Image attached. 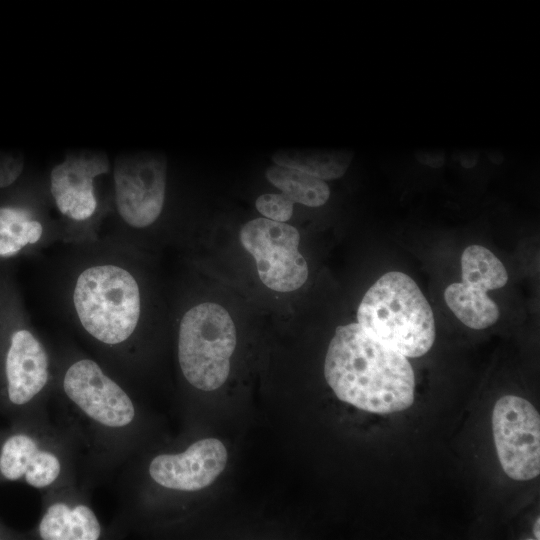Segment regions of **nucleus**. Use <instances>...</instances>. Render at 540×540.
Wrapping results in <instances>:
<instances>
[{
    "label": "nucleus",
    "mask_w": 540,
    "mask_h": 540,
    "mask_svg": "<svg viewBox=\"0 0 540 540\" xmlns=\"http://www.w3.org/2000/svg\"><path fill=\"white\" fill-rule=\"evenodd\" d=\"M63 245L53 275V296L93 343L126 353L146 303L136 247L109 235Z\"/></svg>",
    "instance_id": "nucleus-1"
},
{
    "label": "nucleus",
    "mask_w": 540,
    "mask_h": 540,
    "mask_svg": "<svg viewBox=\"0 0 540 540\" xmlns=\"http://www.w3.org/2000/svg\"><path fill=\"white\" fill-rule=\"evenodd\" d=\"M324 375L341 401L364 411L394 413L414 401V372L406 356L359 323L336 329L326 353Z\"/></svg>",
    "instance_id": "nucleus-2"
},
{
    "label": "nucleus",
    "mask_w": 540,
    "mask_h": 540,
    "mask_svg": "<svg viewBox=\"0 0 540 540\" xmlns=\"http://www.w3.org/2000/svg\"><path fill=\"white\" fill-rule=\"evenodd\" d=\"M357 320L369 334L406 357L426 354L435 340L431 306L403 272H387L368 289Z\"/></svg>",
    "instance_id": "nucleus-3"
},
{
    "label": "nucleus",
    "mask_w": 540,
    "mask_h": 540,
    "mask_svg": "<svg viewBox=\"0 0 540 540\" xmlns=\"http://www.w3.org/2000/svg\"><path fill=\"white\" fill-rule=\"evenodd\" d=\"M107 156L100 152L73 153L53 167L49 199L62 235V244L91 242L112 210V199L102 198L96 178L109 173Z\"/></svg>",
    "instance_id": "nucleus-4"
},
{
    "label": "nucleus",
    "mask_w": 540,
    "mask_h": 540,
    "mask_svg": "<svg viewBox=\"0 0 540 540\" xmlns=\"http://www.w3.org/2000/svg\"><path fill=\"white\" fill-rule=\"evenodd\" d=\"M236 342L234 322L224 307L213 302L190 307L178 330V361L186 380L202 391L222 386Z\"/></svg>",
    "instance_id": "nucleus-5"
},
{
    "label": "nucleus",
    "mask_w": 540,
    "mask_h": 540,
    "mask_svg": "<svg viewBox=\"0 0 540 540\" xmlns=\"http://www.w3.org/2000/svg\"><path fill=\"white\" fill-rule=\"evenodd\" d=\"M166 199V160L155 153L119 156L113 170L114 230L109 236L128 243L160 219Z\"/></svg>",
    "instance_id": "nucleus-6"
},
{
    "label": "nucleus",
    "mask_w": 540,
    "mask_h": 540,
    "mask_svg": "<svg viewBox=\"0 0 540 540\" xmlns=\"http://www.w3.org/2000/svg\"><path fill=\"white\" fill-rule=\"evenodd\" d=\"M240 242L255 259L260 280L268 288L291 292L307 281L308 265L298 250L300 234L295 227L256 218L241 227Z\"/></svg>",
    "instance_id": "nucleus-7"
},
{
    "label": "nucleus",
    "mask_w": 540,
    "mask_h": 540,
    "mask_svg": "<svg viewBox=\"0 0 540 540\" xmlns=\"http://www.w3.org/2000/svg\"><path fill=\"white\" fill-rule=\"evenodd\" d=\"M492 429L498 459L514 480H530L540 472V417L526 399L505 395L495 404Z\"/></svg>",
    "instance_id": "nucleus-8"
},
{
    "label": "nucleus",
    "mask_w": 540,
    "mask_h": 540,
    "mask_svg": "<svg viewBox=\"0 0 540 540\" xmlns=\"http://www.w3.org/2000/svg\"><path fill=\"white\" fill-rule=\"evenodd\" d=\"M63 389L85 415L103 426L121 428L134 420L130 397L90 358L76 359L67 367Z\"/></svg>",
    "instance_id": "nucleus-9"
},
{
    "label": "nucleus",
    "mask_w": 540,
    "mask_h": 540,
    "mask_svg": "<svg viewBox=\"0 0 540 540\" xmlns=\"http://www.w3.org/2000/svg\"><path fill=\"white\" fill-rule=\"evenodd\" d=\"M227 457V450L220 440L202 439L184 452L154 457L149 465V474L165 488L197 491L214 482L224 470Z\"/></svg>",
    "instance_id": "nucleus-10"
},
{
    "label": "nucleus",
    "mask_w": 540,
    "mask_h": 540,
    "mask_svg": "<svg viewBox=\"0 0 540 540\" xmlns=\"http://www.w3.org/2000/svg\"><path fill=\"white\" fill-rule=\"evenodd\" d=\"M48 198L49 195L33 205L0 206V258L62 243L60 226Z\"/></svg>",
    "instance_id": "nucleus-11"
},
{
    "label": "nucleus",
    "mask_w": 540,
    "mask_h": 540,
    "mask_svg": "<svg viewBox=\"0 0 540 540\" xmlns=\"http://www.w3.org/2000/svg\"><path fill=\"white\" fill-rule=\"evenodd\" d=\"M50 359L44 344L27 328L14 331L5 358L8 396L23 405L47 384Z\"/></svg>",
    "instance_id": "nucleus-12"
},
{
    "label": "nucleus",
    "mask_w": 540,
    "mask_h": 540,
    "mask_svg": "<svg viewBox=\"0 0 540 540\" xmlns=\"http://www.w3.org/2000/svg\"><path fill=\"white\" fill-rule=\"evenodd\" d=\"M39 535L44 540H96L101 535V527L90 507L79 504L71 508L57 502L43 515Z\"/></svg>",
    "instance_id": "nucleus-13"
},
{
    "label": "nucleus",
    "mask_w": 540,
    "mask_h": 540,
    "mask_svg": "<svg viewBox=\"0 0 540 540\" xmlns=\"http://www.w3.org/2000/svg\"><path fill=\"white\" fill-rule=\"evenodd\" d=\"M444 299L454 315L469 328L485 329L499 318V308L487 292L462 282L447 286Z\"/></svg>",
    "instance_id": "nucleus-14"
},
{
    "label": "nucleus",
    "mask_w": 540,
    "mask_h": 540,
    "mask_svg": "<svg viewBox=\"0 0 540 540\" xmlns=\"http://www.w3.org/2000/svg\"><path fill=\"white\" fill-rule=\"evenodd\" d=\"M266 177L293 202L306 206H322L330 196L323 179L296 168L276 164L266 170Z\"/></svg>",
    "instance_id": "nucleus-15"
},
{
    "label": "nucleus",
    "mask_w": 540,
    "mask_h": 540,
    "mask_svg": "<svg viewBox=\"0 0 540 540\" xmlns=\"http://www.w3.org/2000/svg\"><path fill=\"white\" fill-rule=\"evenodd\" d=\"M351 159L349 151L281 150L272 156L278 165L296 168L323 180L341 177Z\"/></svg>",
    "instance_id": "nucleus-16"
},
{
    "label": "nucleus",
    "mask_w": 540,
    "mask_h": 540,
    "mask_svg": "<svg viewBox=\"0 0 540 540\" xmlns=\"http://www.w3.org/2000/svg\"><path fill=\"white\" fill-rule=\"evenodd\" d=\"M462 283L488 292L502 288L508 281L503 263L487 248L470 245L461 256Z\"/></svg>",
    "instance_id": "nucleus-17"
},
{
    "label": "nucleus",
    "mask_w": 540,
    "mask_h": 540,
    "mask_svg": "<svg viewBox=\"0 0 540 540\" xmlns=\"http://www.w3.org/2000/svg\"><path fill=\"white\" fill-rule=\"evenodd\" d=\"M38 450L37 443L30 436L13 435L6 440L1 450V474L8 480L24 477Z\"/></svg>",
    "instance_id": "nucleus-18"
},
{
    "label": "nucleus",
    "mask_w": 540,
    "mask_h": 540,
    "mask_svg": "<svg viewBox=\"0 0 540 540\" xmlns=\"http://www.w3.org/2000/svg\"><path fill=\"white\" fill-rule=\"evenodd\" d=\"M61 463L52 452L39 449L29 465L24 478L35 488H45L51 485L60 475Z\"/></svg>",
    "instance_id": "nucleus-19"
},
{
    "label": "nucleus",
    "mask_w": 540,
    "mask_h": 540,
    "mask_svg": "<svg viewBox=\"0 0 540 540\" xmlns=\"http://www.w3.org/2000/svg\"><path fill=\"white\" fill-rule=\"evenodd\" d=\"M255 206L264 218L286 222L292 217L294 202L283 193H267L256 199Z\"/></svg>",
    "instance_id": "nucleus-20"
},
{
    "label": "nucleus",
    "mask_w": 540,
    "mask_h": 540,
    "mask_svg": "<svg viewBox=\"0 0 540 540\" xmlns=\"http://www.w3.org/2000/svg\"><path fill=\"white\" fill-rule=\"evenodd\" d=\"M23 170V158L0 153V188L14 183Z\"/></svg>",
    "instance_id": "nucleus-21"
},
{
    "label": "nucleus",
    "mask_w": 540,
    "mask_h": 540,
    "mask_svg": "<svg viewBox=\"0 0 540 540\" xmlns=\"http://www.w3.org/2000/svg\"><path fill=\"white\" fill-rule=\"evenodd\" d=\"M539 524H540V520L539 518H537L536 522H535V525H534V536L535 538L539 539Z\"/></svg>",
    "instance_id": "nucleus-22"
}]
</instances>
